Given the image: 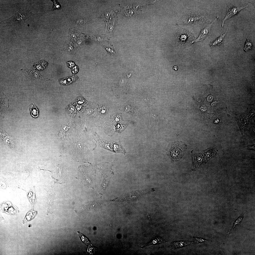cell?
Listing matches in <instances>:
<instances>
[{
  "label": "cell",
  "mask_w": 255,
  "mask_h": 255,
  "mask_svg": "<svg viewBox=\"0 0 255 255\" xmlns=\"http://www.w3.org/2000/svg\"><path fill=\"white\" fill-rule=\"evenodd\" d=\"M186 148V145L183 143L177 142L169 147L167 153L172 160L177 161L182 157L185 152Z\"/></svg>",
  "instance_id": "cell-1"
},
{
  "label": "cell",
  "mask_w": 255,
  "mask_h": 255,
  "mask_svg": "<svg viewBox=\"0 0 255 255\" xmlns=\"http://www.w3.org/2000/svg\"><path fill=\"white\" fill-rule=\"evenodd\" d=\"M182 20L184 24L197 25L204 23L206 18L203 14L193 11H189L184 15Z\"/></svg>",
  "instance_id": "cell-2"
},
{
  "label": "cell",
  "mask_w": 255,
  "mask_h": 255,
  "mask_svg": "<svg viewBox=\"0 0 255 255\" xmlns=\"http://www.w3.org/2000/svg\"><path fill=\"white\" fill-rule=\"evenodd\" d=\"M99 142L100 145L105 149L111 151L116 153H125L124 149L119 144L115 143L106 141L101 138H98Z\"/></svg>",
  "instance_id": "cell-3"
},
{
  "label": "cell",
  "mask_w": 255,
  "mask_h": 255,
  "mask_svg": "<svg viewBox=\"0 0 255 255\" xmlns=\"http://www.w3.org/2000/svg\"><path fill=\"white\" fill-rule=\"evenodd\" d=\"M175 35L178 41L182 43L193 40L195 37L193 33L183 28H180L178 30Z\"/></svg>",
  "instance_id": "cell-4"
},
{
  "label": "cell",
  "mask_w": 255,
  "mask_h": 255,
  "mask_svg": "<svg viewBox=\"0 0 255 255\" xmlns=\"http://www.w3.org/2000/svg\"><path fill=\"white\" fill-rule=\"evenodd\" d=\"M30 13L28 11H20L8 19L9 22L16 23L23 22L29 17Z\"/></svg>",
  "instance_id": "cell-5"
},
{
  "label": "cell",
  "mask_w": 255,
  "mask_h": 255,
  "mask_svg": "<svg viewBox=\"0 0 255 255\" xmlns=\"http://www.w3.org/2000/svg\"><path fill=\"white\" fill-rule=\"evenodd\" d=\"M248 5L242 7H237L233 5L228 7L227 9L226 15L222 21L221 30H222L223 26L225 21L227 19L237 14L241 10L247 7Z\"/></svg>",
  "instance_id": "cell-6"
},
{
  "label": "cell",
  "mask_w": 255,
  "mask_h": 255,
  "mask_svg": "<svg viewBox=\"0 0 255 255\" xmlns=\"http://www.w3.org/2000/svg\"><path fill=\"white\" fill-rule=\"evenodd\" d=\"M1 210L2 212L10 215H16L18 212L17 208L9 201L4 202L2 204Z\"/></svg>",
  "instance_id": "cell-7"
},
{
  "label": "cell",
  "mask_w": 255,
  "mask_h": 255,
  "mask_svg": "<svg viewBox=\"0 0 255 255\" xmlns=\"http://www.w3.org/2000/svg\"><path fill=\"white\" fill-rule=\"evenodd\" d=\"M217 17L214 21L211 23L208 24L204 26L201 29L198 37L194 40L192 43L203 41L207 37L209 33L211 27L213 23L218 18Z\"/></svg>",
  "instance_id": "cell-8"
},
{
  "label": "cell",
  "mask_w": 255,
  "mask_h": 255,
  "mask_svg": "<svg viewBox=\"0 0 255 255\" xmlns=\"http://www.w3.org/2000/svg\"><path fill=\"white\" fill-rule=\"evenodd\" d=\"M218 151V148H212L203 152L201 154L204 161L206 162L216 155Z\"/></svg>",
  "instance_id": "cell-9"
},
{
  "label": "cell",
  "mask_w": 255,
  "mask_h": 255,
  "mask_svg": "<svg viewBox=\"0 0 255 255\" xmlns=\"http://www.w3.org/2000/svg\"><path fill=\"white\" fill-rule=\"evenodd\" d=\"M0 135L3 142L5 145L11 148L14 147V141L11 137L5 133Z\"/></svg>",
  "instance_id": "cell-10"
},
{
  "label": "cell",
  "mask_w": 255,
  "mask_h": 255,
  "mask_svg": "<svg viewBox=\"0 0 255 255\" xmlns=\"http://www.w3.org/2000/svg\"><path fill=\"white\" fill-rule=\"evenodd\" d=\"M192 243L193 242L187 241H175L171 243V245L173 248L175 249L180 248L188 245Z\"/></svg>",
  "instance_id": "cell-11"
},
{
  "label": "cell",
  "mask_w": 255,
  "mask_h": 255,
  "mask_svg": "<svg viewBox=\"0 0 255 255\" xmlns=\"http://www.w3.org/2000/svg\"><path fill=\"white\" fill-rule=\"evenodd\" d=\"M166 242L167 241L162 237L159 235H157L153 237L150 241L146 244V245L149 246L152 245H158Z\"/></svg>",
  "instance_id": "cell-12"
},
{
  "label": "cell",
  "mask_w": 255,
  "mask_h": 255,
  "mask_svg": "<svg viewBox=\"0 0 255 255\" xmlns=\"http://www.w3.org/2000/svg\"><path fill=\"white\" fill-rule=\"evenodd\" d=\"M28 198L32 207L36 202L34 187L30 189L27 192Z\"/></svg>",
  "instance_id": "cell-13"
},
{
  "label": "cell",
  "mask_w": 255,
  "mask_h": 255,
  "mask_svg": "<svg viewBox=\"0 0 255 255\" xmlns=\"http://www.w3.org/2000/svg\"><path fill=\"white\" fill-rule=\"evenodd\" d=\"M193 168L195 169L198 167L202 162L203 158L201 154L193 155Z\"/></svg>",
  "instance_id": "cell-14"
},
{
  "label": "cell",
  "mask_w": 255,
  "mask_h": 255,
  "mask_svg": "<svg viewBox=\"0 0 255 255\" xmlns=\"http://www.w3.org/2000/svg\"><path fill=\"white\" fill-rule=\"evenodd\" d=\"M227 30L224 34H222V31H221L220 36L213 42L210 43V46L211 47L217 46L222 44L224 41V38L227 34Z\"/></svg>",
  "instance_id": "cell-15"
},
{
  "label": "cell",
  "mask_w": 255,
  "mask_h": 255,
  "mask_svg": "<svg viewBox=\"0 0 255 255\" xmlns=\"http://www.w3.org/2000/svg\"><path fill=\"white\" fill-rule=\"evenodd\" d=\"M37 212L33 210H30L27 214L25 218L23 221V223H24L30 220L35 216Z\"/></svg>",
  "instance_id": "cell-16"
},
{
  "label": "cell",
  "mask_w": 255,
  "mask_h": 255,
  "mask_svg": "<svg viewBox=\"0 0 255 255\" xmlns=\"http://www.w3.org/2000/svg\"><path fill=\"white\" fill-rule=\"evenodd\" d=\"M31 114L34 117H37L38 115V111L36 107L34 104H32L30 106Z\"/></svg>",
  "instance_id": "cell-17"
},
{
  "label": "cell",
  "mask_w": 255,
  "mask_h": 255,
  "mask_svg": "<svg viewBox=\"0 0 255 255\" xmlns=\"http://www.w3.org/2000/svg\"><path fill=\"white\" fill-rule=\"evenodd\" d=\"M243 215L242 214L241 215L240 217H238L235 221L232 229L229 232H231V231L234 230L235 227L237 225L239 224L243 219Z\"/></svg>",
  "instance_id": "cell-18"
},
{
  "label": "cell",
  "mask_w": 255,
  "mask_h": 255,
  "mask_svg": "<svg viewBox=\"0 0 255 255\" xmlns=\"http://www.w3.org/2000/svg\"><path fill=\"white\" fill-rule=\"evenodd\" d=\"M252 45L250 40L247 39L245 42L244 48L245 51H247L251 49L252 47Z\"/></svg>",
  "instance_id": "cell-19"
},
{
  "label": "cell",
  "mask_w": 255,
  "mask_h": 255,
  "mask_svg": "<svg viewBox=\"0 0 255 255\" xmlns=\"http://www.w3.org/2000/svg\"><path fill=\"white\" fill-rule=\"evenodd\" d=\"M194 239L193 241L194 243H198L205 242H210V241H209L206 240L202 238H199L197 237H194Z\"/></svg>",
  "instance_id": "cell-20"
},
{
  "label": "cell",
  "mask_w": 255,
  "mask_h": 255,
  "mask_svg": "<svg viewBox=\"0 0 255 255\" xmlns=\"http://www.w3.org/2000/svg\"><path fill=\"white\" fill-rule=\"evenodd\" d=\"M248 123V120L247 118L244 119L243 121V124L245 126H247Z\"/></svg>",
  "instance_id": "cell-21"
},
{
  "label": "cell",
  "mask_w": 255,
  "mask_h": 255,
  "mask_svg": "<svg viewBox=\"0 0 255 255\" xmlns=\"http://www.w3.org/2000/svg\"><path fill=\"white\" fill-rule=\"evenodd\" d=\"M247 149H250L255 150V145H252L250 146H248L246 147Z\"/></svg>",
  "instance_id": "cell-22"
},
{
  "label": "cell",
  "mask_w": 255,
  "mask_h": 255,
  "mask_svg": "<svg viewBox=\"0 0 255 255\" xmlns=\"http://www.w3.org/2000/svg\"><path fill=\"white\" fill-rule=\"evenodd\" d=\"M213 98V97L211 95H209L207 98V100L209 101H210L212 100Z\"/></svg>",
  "instance_id": "cell-23"
},
{
  "label": "cell",
  "mask_w": 255,
  "mask_h": 255,
  "mask_svg": "<svg viewBox=\"0 0 255 255\" xmlns=\"http://www.w3.org/2000/svg\"><path fill=\"white\" fill-rule=\"evenodd\" d=\"M255 110L253 109H252L250 111V114L251 116H253L255 115Z\"/></svg>",
  "instance_id": "cell-24"
},
{
  "label": "cell",
  "mask_w": 255,
  "mask_h": 255,
  "mask_svg": "<svg viewBox=\"0 0 255 255\" xmlns=\"http://www.w3.org/2000/svg\"><path fill=\"white\" fill-rule=\"evenodd\" d=\"M201 109L202 111H204L206 110V109L205 106H203L201 107Z\"/></svg>",
  "instance_id": "cell-25"
},
{
  "label": "cell",
  "mask_w": 255,
  "mask_h": 255,
  "mask_svg": "<svg viewBox=\"0 0 255 255\" xmlns=\"http://www.w3.org/2000/svg\"><path fill=\"white\" fill-rule=\"evenodd\" d=\"M217 103V102L216 101H215L213 102H212L211 104V105L212 106H215Z\"/></svg>",
  "instance_id": "cell-26"
},
{
  "label": "cell",
  "mask_w": 255,
  "mask_h": 255,
  "mask_svg": "<svg viewBox=\"0 0 255 255\" xmlns=\"http://www.w3.org/2000/svg\"><path fill=\"white\" fill-rule=\"evenodd\" d=\"M173 69L175 71H177L178 70V68L177 66H174L173 67Z\"/></svg>",
  "instance_id": "cell-27"
},
{
  "label": "cell",
  "mask_w": 255,
  "mask_h": 255,
  "mask_svg": "<svg viewBox=\"0 0 255 255\" xmlns=\"http://www.w3.org/2000/svg\"><path fill=\"white\" fill-rule=\"evenodd\" d=\"M218 121H219V120H217L216 121H215V122L216 123H217L218 122Z\"/></svg>",
  "instance_id": "cell-28"
}]
</instances>
